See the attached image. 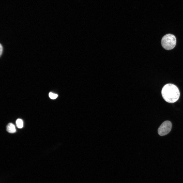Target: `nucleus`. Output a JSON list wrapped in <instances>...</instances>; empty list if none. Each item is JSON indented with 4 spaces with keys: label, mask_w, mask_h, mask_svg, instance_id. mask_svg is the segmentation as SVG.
Segmentation results:
<instances>
[{
    "label": "nucleus",
    "mask_w": 183,
    "mask_h": 183,
    "mask_svg": "<svg viewBox=\"0 0 183 183\" xmlns=\"http://www.w3.org/2000/svg\"><path fill=\"white\" fill-rule=\"evenodd\" d=\"M162 96L167 102L173 103L176 102L180 96V92L178 87L172 84L165 85L161 90Z\"/></svg>",
    "instance_id": "obj_1"
},
{
    "label": "nucleus",
    "mask_w": 183,
    "mask_h": 183,
    "mask_svg": "<svg viewBox=\"0 0 183 183\" xmlns=\"http://www.w3.org/2000/svg\"><path fill=\"white\" fill-rule=\"evenodd\" d=\"M176 42L175 36L169 34L163 37L161 39V44L163 48L167 50H170L174 48L176 45Z\"/></svg>",
    "instance_id": "obj_2"
},
{
    "label": "nucleus",
    "mask_w": 183,
    "mask_h": 183,
    "mask_svg": "<svg viewBox=\"0 0 183 183\" xmlns=\"http://www.w3.org/2000/svg\"><path fill=\"white\" fill-rule=\"evenodd\" d=\"M172 127L171 122L166 120L163 122L159 127L158 132L159 135L163 136L168 134L171 131Z\"/></svg>",
    "instance_id": "obj_3"
},
{
    "label": "nucleus",
    "mask_w": 183,
    "mask_h": 183,
    "mask_svg": "<svg viewBox=\"0 0 183 183\" xmlns=\"http://www.w3.org/2000/svg\"><path fill=\"white\" fill-rule=\"evenodd\" d=\"M6 129L7 131L10 133H14L16 132V129L14 125L12 123H9L7 126Z\"/></svg>",
    "instance_id": "obj_4"
},
{
    "label": "nucleus",
    "mask_w": 183,
    "mask_h": 183,
    "mask_svg": "<svg viewBox=\"0 0 183 183\" xmlns=\"http://www.w3.org/2000/svg\"><path fill=\"white\" fill-rule=\"evenodd\" d=\"M16 124L17 127L19 128H21L23 127V121L21 119L19 118L16 120Z\"/></svg>",
    "instance_id": "obj_5"
},
{
    "label": "nucleus",
    "mask_w": 183,
    "mask_h": 183,
    "mask_svg": "<svg viewBox=\"0 0 183 183\" xmlns=\"http://www.w3.org/2000/svg\"><path fill=\"white\" fill-rule=\"evenodd\" d=\"M49 96L51 99H54L57 98L58 95L52 92H50L49 94Z\"/></svg>",
    "instance_id": "obj_6"
},
{
    "label": "nucleus",
    "mask_w": 183,
    "mask_h": 183,
    "mask_svg": "<svg viewBox=\"0 0 183 183\" xmlns=\"http://www.w3.org/2000/svg\"><path fill=\"white\" fill-rule=\"evenodd\" d=\"M0 56H1L2 55V53H3V46L1 44L0 45Z\"/></svg>",
    "instance_id": "obj_7"
}]
</instances>
